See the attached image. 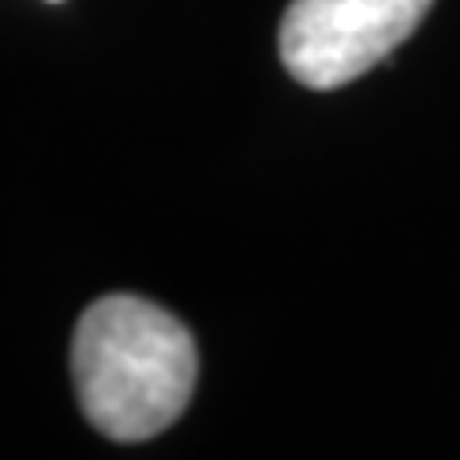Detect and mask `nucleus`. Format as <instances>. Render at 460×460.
<instances>
[{
  "label": "nucleus",
  "instance_id": "obj_1",
  "mask_svg": "<svg viewBox=\"0 0 460 460\" xmlns=\"http://www.w3.org/2000/svg\"><path fill=\"white\" fill-rule=\"evenodd\" d=\"M199 353L189 326L150 299L104 296L74 330L81 411L111 441H146L184 414Z\"/></svg>",
  "mask_w": 460,
  "mask_h": 460
},
{
  "label": "nucleus",
  "instance_id": "obj_2",
  "mask_svg": "<svg viewBox=\"0 0 460 460\" xmlns=\"http://www.w3.org/2000/svg\"><path fill=\"white\" fill-rule=\"evenodd\" d=\"M434 0H292L280 62L307 89H341L402 47Z\"/></svg>",
  "mask_w": 460,
  "mask_h": 460
}]
</instances>
